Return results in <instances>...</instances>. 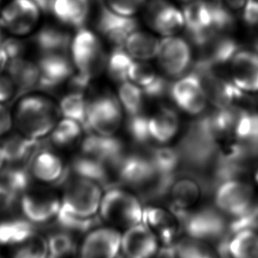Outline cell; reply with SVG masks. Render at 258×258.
Instances as JSON below:
<instances>
[{
    "mask_svg": "<svg viewBox=\"0 0 258 258\" xmlns=\"http://www.w3.org/2000/svg\"><path fill=\"white\" fill-rule=\"evenodd\" d=\"M58 117V109L48 98L32 94L18 102L14 122L19 133L28 139L39 140L52 133Z\"/></svg>",
    "mask_w": 258,
    "mask_h": 258,
    "instance_id": "1",
    "label": "cell"
},
{
    "mask_svg": "<svg viewBox=\"0 0 258 258\" xmlns=\"http://www.w3.org/2000/svg\"><path fill=\"white\" fill-rule=\"evenodd\" d=\"M182 163L202 170L215 166L220 147L210 133L206 116L192 122L179 145Z\"/></svg>",
    "mask_w": 258,
    "mask_h": 258,
    "instance_id": "2",
    "label": "cell"
},
{
    "mask_svg": "<svg viewBox=\"0 0 258 258\" xmlns=\"http://www.w3.org/2000/svg\"><path fill=\"white\" fill-rule=\"evenodd\" d=\"M70 52L71 59L78 74L91 81L107 66L108 55L105 52L100 35L86 27L77 29L73 35Z\"/></svg>",
    "mask_w": 258,
    "mask_h": 258,
    "instance_id": "3",
    "label": "cell"
},
{
    "mask_svg": "<svg viewBox=\"0 0 258 258\" xmlns=\"http://www.w3.org/2000/svg\"><path fill=\"white\" fill-rule=\"evenodd\" d=\"M63 183L61 210L84 219L95 217L103 197L101 185L70 172Z\"/></svg>",
    "mask_w": 258,
    "mask_h": 258,
    "instance_id": "4",
    "label": "cell"
},
{
    "mask_svg": "<svg viewBox=\"0 0 258 258\" xmlns=\"http://www.w3.org/2000/svg\"><path fill=\"white\" fill-rule=\"evenodd\" d=\"M99 213L107 223L125 229L143 221L144 208L140 199L117 187L108 188L103 195Z\"/></svg>",
    "mask_w": 258,
    "mask_h": 258,
    "instance_id": "5",
    "label": "cell"
},
{
    "mask_svg": "<svg viewBox=\"0 0 258 258\" xmlns=\"http://www.w3.org/2000/svg\"><path fill=\"white\" fill-rule=\"evenodd\" d=\"M217 209L234 220L248 215L254 208V187L241 178L229 179L218 185L214 194Z\"/></svg>",
    "mask_w": 258,
    "mask_h": 258,
    "instance_id": "6",
    "label": "cell"
},
{
    "mask_svg": "<svg viewBox=\"0 0 258 258\" xmlns=\"http://www.w3.org/2000/svg\"><path fill=\"white\" fill-rule=\"evenodd\" d=\"M182 230L188 237L206 241H223L230 233V222L215 208L205 207L190 211L181 220ZM217 243V244H218Z\"/></svg>",
    "mask_w": 258,
    "mask_h": 258,
    "instance_id": "7",
    "label": "cell"
},
{
    "mask_svg": "<svg viewBox=\"0 0 258 258\" xmlns=\"http://www.w3.org/2000/svg\"><path fill=\"white\" fill-rule=\"evenodd\" d=\"M43 14L34 0H10L0 10V24L4 30L21 38L35 34Z\"/></svg>",
    "mask_w": 258,
    "mask_h": 258,
    "instance_id": "8",
    "label": "cell"
},
{
    "mask_svg": "<svg viewBox=\"0 0 258 258\" xmlns=\"http://www.w3.org/2000/svg\"><path fill=\"white\" fill-rule=\"evenodd\" d=\"M142 15L152 32L162 37L174 36L184 30L182 10L168 0H149Z\"/></svg>",
    "mask_w": 258,
    "mask_h": 258,
    "instance_id": "9",
    "label": "cell"
},
{
    "mask_svg": "<svg viewBox=\"0 0 258 258\" xmlns=\"http://www.w3.org/2000/svg\"><path fill=\"white\" fill-rule=\"evenodd\" d=\"M122 107L111 94H102L88 102L87 129L102 136H114L122 124Z\"/></svg>",
    "mask_w": 258,
    "mask_h": 258,
    "instance_id": "10",
    "label": "cell"
},
{
    "mask_svg": "<svg viewBox=\"0 0 258 258\" xmlns=\"http://www.w3.org/2000/svg\"><path fill=\"white\" fill-rule=\"evenodd\" d=\"M193 72L201 80L208 102L216 109L238 104L244 96L229 78L224 77L215 69L194 64Z\"/></svg>",
    "mask_w": 258,
    "mask_h": 258,
    "instance_id": "11",
    "label": "cell"
},
{
    "mask_svg": "<svg viewBox=\"0 0 258 258\" xmlns=\"http://www.w3.org/2000/svg\"><path fill=\"white\" fill-rule=\"evenodd\" d=\"M61 206V199L50 191H30L28 189L19 200L22 215L34 225L56 220Z\"/></svg>",
    "mask_w": 258,
    "mask_h": 258,
    "instance_id": "12",
    "label": "cell"
},
{
    "mask_svg": "<svg viewBox=\"0 0 258 258\" xmlns=\"http://www.w3.org/2000/svg\"><path fill=\"white\" fill-rule=\"evenodd\" d=\"M170 95L178 108L190 115L202 114L208 104L201 80L193 71L172 85Z\"/></svg>",
    "mask_w": 258,
    "mask_h": 258,
    "instance_id": "13",
    "label": "cell"
},
{
    "mask_svg": "<svg viewBox=\"0 0 258 258\" xmlns=\"http://www.w3.org/2000/svg\"><path fill=\"white\" fill-rule=\"evenodd\" d=\"M156 57L164 73L172 77L181 76L191 66L190 43L178 35L164 37L161 40Z\"/></svg>",
    "mask_w": 258,
    "mask_h": 258,
    "instance_id": "14",
    "label": "cell"
},
{
    "mask_svg": "<svg viewBox=\"0 0 258 258\" xmlns=\"http://www.w3.org/2000/svg\"><path fill=\"white\" fill-rule=\"evenodd\" d=\"M122 234L115 227L93 228L80 248V258H115L121 250Z\"/></svg>",
    "mask_w": 258,
    "mask_h": 258,
    "instance_id": "15",
    "label": "cell"
},
{
    "mask_svg": "<svg viewBox=\"0 0 258 258\" xmlns=\"http://www.w3.org/2000/svg\"><path fill=\"white\" fill-rule=\"evenodd\" d=\"M140 28L137 18L123 17L114 14L101 5L95 21V29L100 37L115 47H122L132 33Z\"/></svg>",
    "mask_w": 258,
    "mask_h": 258,
    "instance_id": "16",
    "label": "cell"
},
{
    "mask_svg": "<svg viewBox=\"0 0 258 258\" xmlns=\"http://www.w3.org/2000/svg\"><path fill=\"white\" fill-rule=\"evenodd\" d=\"M165 248H170L177 241L182 230L181 221L170 209L159 206L144 208L143 221Z\"/></svg>",
    "mask_w": 258,
    "mask_h": 258,
    "instance_id": "17",
    "label": "cell"
},
{
    "mask_svg": "<svg viewBox=\"0 0 258 258\" xmlns=\"http://www.w3.org/2000/svg\"><path fill=\"white\" fill-rule=\"evenodd\" d=\"M229 79L244 94L258 93V53L238 50L229 62Z\"/></svg>",
    "mask_w": 258,
    "mask_h": 258,
    "instance_id": "18",
    "label": "cell"
},
{
    "mask_svg": "<svg viewBox=\"0 0 258 258\" xmlns=\"http://www.w3.org/2000/svg\"><path fill=\"white\" fill-rule=\"evenodd\" d=\"M160 241L143 223L126 229L122 234L121 251L126 258H154L160 251Z\"/></svg>",
    "mask_w": 258,
    "mask_h": 258,
    "instance_id": "19",
    "label": "cell"
},
{
    "mask_svg": "<svg viewBox=\"0 0 258 258\" xmlns=\"http://www.w3.org/2000/svg\"><path fill=\"white\" fill-rule=\"evenodd\" d=\"M28 168L32 178L46 184H63L70 172L59 155L47 149L36 152Z\"/></svg>",
    "mask_w": 258,
    "mask_h": 258,
    "instance_id": "20",
    "label": "cell"
},
{
    "mask_svg": "<svg viewBox=\"0 0 258 258\" xmlns=\"http://www.w3.org/2000/svg\"><path fill=\"white\" fill-rule=\"evenodd\" d=\"M81 154L94 158L113 168H116L125 155L121 140L114 136H102L93 133L86 137L81 143Z\"/></svg>",
    "mask_w": 258,
    "mask_h": 258,
    "instance_id": "21",
    "label": "cell"
},
{
    "mask_svg": "<svg viewBox=\"0 0 258 258\" xmlns=\"http://www.w3.org/2000/svg\"><path fill=\"white\" fill-rule=\"evenodd\" d=\"M172 212L181 220L202 197V186L195 178L175 176L168 189Z\"/></svg>",
    "mask_w": 258,
    "mask_h": 258,
    "instance_id": "22",
    "label": "cell"
},
{
    "mask_svg": "<svg viewBox=\"0 0 258 258\" xmlns=\"http://www.w3.org/2000/svg\"><path fill=\"white\" fill-rule=\"evenodd\" d=\"M39 87L44 90L55 89L70 81L74 73V63L67 54H45L38 60Z\"/></svg>",
    "mask_w": 258,
    "mask_h": 258,
    "instance_id": "23",
    "label": "cell"
},
{
    "mask_svg": "<svg viewBox=\"0 0 258 258\" xmlns=\"http://www.w3.org/2000/svg\"><path fill=\"white\" fill-rule=\"evenodd\" d=\"M221 258H258V229L244 227L234 231L217 244Z\"/></svg>",
    "mask_w": 258,
    "mask_h": 258,
    "instance_id": "24",
    "label": "cell"
},
{
    "mask_svg": "<svg viewBox=\"0 0 258 258\" xmlns=\"http://www.w3.org/2000/svg\"><path fill=\"white\" fill-rule=\"evenodd\" d=\"M93 0H50L49 13L59 25L72 29L86 27Z\"/></svg>",
    "mask_w": 258,
    "mask_h": 258,
    "instance_id": "25",
    "label": "cell"
},
{
    "mask_svg": "<svg viewBox=\"0 0 258 258\" xmlns=\"http://www.w3.org/2000/svg\"><path fill=\"white\" fill-rule=\"evenodd\" d=\"M197 48H199L201 56L196 63L212 69L229 63L239 50L234 39L222 35V33L211 36Z\"/></svg>",
    "mask_w": 258,
    "mask_h": 258,
    "instance_id": "26",
    "label": "cell"
},
{
    "mask_svg": "<svg viewBox=\"0 0 258 258\" xmlns=\"http://www.w3.org/2000/svg\"><path fill=\"white\" fill-rule=\"evenodd\" d=\"M62 25H45L34 34V43L42 55L67 54L70 50L71 35Z\"/></svg>",
    "mask_w": 258,
    "mask_h": 258,
    "instance_id": "27",
    "label": "cell"
},
{
    "mask_svg": "<svg viewBox=\"0 0 258 258\" xmlns=\"http://www.w3.org/2000/svg\"><path fill=\"white\" fill-rule=\"evenodd\" d=\"M148 129L153 142L166 145L177 135L180 120L171 108H161L148 116Z\"/></svg>",
    "mask_w": 258,
    "mask_h": 258,
    "instance_id": "28",
    "label": "cell"
},
{
    "mask_svg": "<svg viewBox=\"0 0 258 258\" xmlns=\"http://www.w3.org/2000/svg\"><path fill=\"white\" fill-rule=\"evenodd\" d=\"M161 40L154 33L139 28L128 36L122 48L133 59L147 62L157 56Z\"/></svg>",
    "mask_w": 258,
    "mask_h": 258,
    "instance_id": "29",
    "label": "cell"
},
{
    "mask_svg": "<svg viewBox=\"0 0 258 258\" xmlns=\"http://www.w3.org/2000/svg\"><path fill=\"white\" fill-rule=\"evenodd\" d=\"M72 172L96 182L101 187L114 185L112 173L115 170L103 162L86 154H81L74 159L72 163Z\"/></svg>",
    "mask_w": 258,
    "mask_h": 258,
    "instance_id": "30",
    "label": "cell"
},
{
    "mask_svg": "<svg viewBox=\"0 0 258 258\" xmlns=\"http://www.w3.org/2000/svg\"><path fill=\"white\" fill-rule=\"evenodd\" d=\"M39 140L28 139L21 133L6 138L1 147L6 164L26 165L38 151Z\"/></svg>",
    "mask_w": 258,
    "mask_h": 258,
    "instance_id": "31",
    "label": "cell"
},
{
    "mask_svg": "<svg viewBox=\"0 0 258 258\" xmlns=\"http://www.w3.org/2000/svg\"><path fill=\"white\" fill-rule=\"evenodd\" d=\"M7 70L9 77L19 90L28 92L39 87L38 64L25 58L24 56L9 61Z\"/></svg>",
    "mask_w": 258,
    "mask_h": 258,
    "instance_id": "32",
    "label": "cell"
},
{
    "mask_svg": "<svg viewBox=\"0 0 258 258\" xmlns=\"http://www.w3.org/2000/svg\"><path fill=\"white\" fill-rule=\"evenodd\" d=\"M36 232L35 225L24 217L0 220V246L13 248Z\"/></svg>",
    "mask_w": 258,
    "mask_h": 258,
    "instance_id": "33",
    "label": "cell"
},
{
    "mask_svg": "<svg viewBox=\"0 0 258 258\" xmlns=\"http://www.w3.org/2000/svg\"><path fill=\"white\" fill-rule=\"evenodd\" d=\"M167 255L172 258H220L216 250L206 241L187 237L176 241L172 247L167 248Z\"/></svg>",
    "mask_w": 258,
    "mask_h": 258,
    "instance_id": "34",
    "label": "cell"
},
{
    "mask_svg": "<svg viewBox=\"0 0 258 258\" xmlns=\"http://www.w3.org/2000/svg\"><path fill=\"white\" fill-rule=\"evenodd\" d=\"M31 179L25 165L6 164L0 170V182L20 198L30 188Z\"/></svg>",
    "mask_w": 258,
    "mask_h": 258,
    "instance_id": "35",
    "label": "cell"
},
{
    "mask_svg": "<svg viewBox=\"0 0 258 258\" xmlns=\"http://www.w3.org/2000/svg\"><path fill=\"white\" fill-rule=\"evenodd\" d=\"M149 158L158 173L163 176H175L182 162L178 148L164 146L154 148Z\"/></svg>",
    "mask_w": 258,
    "mask_h": 258,
    "instance_id": "36",
    "label": "cell"
},
{
    "mask_svg": "<svg viewBox=\"0 0 258 258\" xmlns=\"http://www.w3.org/2000/svg\"><path fill=\"white\" fill-rule=\"evenodd\" d=\"M88 101L84 94L74 91L63 96L60 101L59 109L66 118L73 119L80 122L84 129H87V115Z\"/></svg>",
    "mask_w": 258,
    "mask_h": 258,
    "instance_id": "37",
    "label": "cell"
},
{
    "mask_svg": "<svg viewBox=\"0 0 258 258\" xmlns=\"http://www.w3.org/2000/svg\"><path fill=\"white\" fill-rule=\"evenodd\" d=\"M84 127L73 119L64 118L56 123L51 133V141L56 147L67 148L79 143Z\"/></svg>",
    "mask_w": 258,
    "mask_h": 258,
    "instance_id": "38",
    "label": "cell"
},
{
    "mask_svg": "<svg viewBox=\"0 0 258 258\" xmlns=\"http://www.w3.org/2000/svg\"><path fill=\"white\" fill-rule=\"evenodd\" d=\"M48 239L37 232L11 248L10 258H49Z\"/></svg>",
    "mask_w": 258,
    "mask_h": 258,
    "instance_id": "39",
    "label": "cell"
},
{
    "mask_svg": "<svg viewBox=\"0 0 258 258\" xmlns=\"http://www.w3.org/2000/svg\"><path fill=\"white\" fill-rule=\"evenodd\" d=\"M143 90L131 81L120 83L118 88V101L126 114L129 116L142 113L144 105Z\"/></svg>",
    "mask_w": 258,
    "mask_h": 258,
    "instance_id": "40",
    "label": "cell"
},
{
    "mask_svg": "<svg viewBox=\"0 0 258 258\" xmlns=\"http://www.w3.org/2000/svg\"><path fill=\"white\" fill-rule=\"evenodd\" d=\"M135 60L122 47H115L108 55L106 68L112 80L122 83L128 81L130 70Z\"/></svg>",
    "mask_w": 258,
    "mask_h": 258,
    "instance_id": "41",
    "label": "cell"
},
{
    "mask_svg": "<svg viewBox=\"0 0 258 258\" xmlns=\"http://www.w3.org/2000/svg\"><path fill=\"white\" fill-rule=\"evenodd\" d=\"M49 258H67L76 249V242L69 231H59L48 238Z\"/></svg>",
    "mask_w": 258,
    "mask_h": 258,
    "instance_id": "42",
    "label": "cell"
},
{
    "mask_svg": "<svg viewBox=\"0 0 258 258\" xmlns=\"http://www.w3.org/2000/svg\"><path fill=\"white\" fill-rule=\"evenodd\" d=\"M149 0H99L107 9L123 17L137 18Z\"/></svg>",
    "mask_w": 258,
    "mask_h": 258,
    "instance_id": "43",
    "label": "cell"
},
{
    "mask_svg": "<svg viewBox=\"0 0 258 258\" xmlns=\"http://www.w3.org/2000/svg\"><path fill=\"white\" fill-rule=\"evenodd\" d=\"M148 116L143 113L129 116L127 129L134 142L140 145H148L152 141L148 129Z\"/></svg>",
    "mask_w": 258,
    "mask_h": 258,
    "instance_id": "44",
    "label": "cell"
},
{
    "mask_svg": "<svg viewBox=\"0 0 258 258\" xmlns=\"http://www.w3.org/2000/svg\"><path fill=\"white\" fill-rule=\"evenodd\" d=\"M158 77L159 74L151 64L135 60L130 70L128 81L144 89L150 86Z\"/></svg>",
    "mask_w": 258,
    "mask_h": 258,
    "instance_id": "45",
    "label": "cell"
},
{
    "mask_svg": "<svg viewBox=\"0 0 258 258\" xmlns=\"http://www.w3.org/2000/svg\"><path fill=\"white\" fill-rule=\"evenodd\" d=\"M20 197L0 182V216L12 213L19 205Z\"/></svg>",
    "mask_w": 258,
    "mask_h": 258,
    "instance_id": "46",
    "label": "cell"
},
{
    "mask_svg": "<svg viewBox=\"0 0 258 258\" xmlns=\"http://www.w3.org/2000/svg\"><path fill=\"white\" fill-rule=\"evenodd\" d=\"M1 45L6 50L9 61L24 56L25 45L20 40H18L17 37L5 39Z\"/></svg>",
    "mask_w": 258,
    "mask_h": 258,
    "instance_id": "47",
    "label": "cell"
},
{
    "mask_svg": "<svg viewBox=\"0 0 258 258\" xmlns=\"http://www.w3.org/2000/svg\"><path fill=\"white\" fill-rule=\"evenodd\" d=\"M168 89V84L164 78L159 77L148 87L142 89L145 96L150 98L162 97Z\"/></svg>",
    "mask_w": 258,
    "mask_h": 258,
    "instance_id": "48",
    "label": "cell"
},
{
    "mask_svg": "<svg viewBox=\"0 0 258 258\" xmlns=\"http://www.w3.org/2000/svg\"><path fill=\"white\" fill-rule=\"evenodd\" d=\"M16 87L9 75L0 74V103L10 101L14 97Z\"/></svg>",
    "mask_w": 258,
    "mask_h": 258,
    "instance_id": "49",
    "label": "cell"
},
{
    "mask_svg": "<svg viewBox=\"0 0 258 258\" xmlns=\"http://www.w3.org/2000/svg\"><path fill=\"white\" fill-rule=\"evenodd\" d=\"M243 20L249 26L258 24V0H248L242 9Z\"/></svg>",
    "mask_w": 258,
    "mask_h": 258,
    "instance_id": "50",
    "label": "cell"
},
{
    "mask_svg": "<svg viewBox=\"0 0 258 258\" xmlns=\"http://www.w3.org/2000/svg\"><path fill=\"white\" fill-rule=\"evenodd\" d=\"M14 123V117L6 106L0 103V137L6 136Z\"/></svg>",
    "mask_w": 258,
    "mask_h": 258,
    "instance_id": "51",
    "label": "cell"
},
{
    "mask_svg": "<svg viewBox=\"0 0 258 258\" xmlns=\"http://www.w3.org/2000/svg\"><path fill=\"white\" fill-rule=\"evenodd\" d=\"M227 7V10L232 9V10H242L244 8L248 0H224Z\"/></svg>",
    "mask_w": 258,
    "mask_h": 258,
    "instance_id": "52",
    "label": "cell"
},
{
    "mask_svg": "<svg viewBox=\"0 0 258 258\" xmlns=\"http://www.w3.org/2000/svg\"><path fill=\"white\" fill-rule=\"evenodd\" d=\"M8 63H9V58L7 52L4 49L3 46L0 44V74H2L4 71L7 69Z\"/></svg>",
    "mask_w": 258,
    "mask_h": 258,
    "instance_id": "53",
    "label": "cell"
},
{
    "mask_svg": "<svg viewBox=\"0 0 258 258\" xmlns=\"http://www.w3.org/2000/svg\"><path fill=\"white\" fill-rule=\"evenodd\" d=\"M253 179L255 181V185L258 187V161L254 165V169H253Z\"/></svg>",
    "mask_w": 258,
    "mask_h": 258,
    "instance_id": "54",
    "label": "cell"
},
{
    "mask_svg": "<svg viewBox=\"0 0 258 258\" xmlns=\"http://www.w3.org/2000/svg\"><path fill=\"white\" fill-rule=\"evenodd\" d=\"M5 165H6V161H5V157H4L2 147H1V145H0V170L4 168Z\"/></svg>",
    "mask_w": 258,
    "mask_h": 258,
    "instance_id": "55",
    "label": "cell"
},
{
    "mask_svg": "<svg viewBox=\"0 0 258 258\" xmlns=\"http://www.w3.org/2000/svg\"><path fill=\"white\" fill-rule=\"evenodd\" d=\"M4 40H5V38H4V28L0 24V44L3 42Z\"/></svg>",
    "mask_w": 258,
    "mask_h": 258,
    "instance_id": "56",
    "label": "cell"
},
{
    "mask_svg": "<svg viewBox=\"0 0 258 258\" xmlns=\"http://www.w3.org/2000/svg\"><path fill=\"white\" fill-rule=\"evenodd\" d=\"M176 1H178V2H181V3H183L184 5H186V4L191 2V1H193V0H176Z\"/></svg>",
    "mask_w": 258,
    "mask_h": 258,
    "instance_id": "57",
    "label": "cell"
},
{
    "mask_svg": "<svg viewBox=\"0 0 258 258\" xmlns=\"http://www.w3.org/2000/svg\"><path fill=\"white\" fill-rule=\"evenodd\" d=\"M255 52L258 53V40H257V42H255Z\"/></svg>",
    "mask_w": 258,
    "mask_h": 258,
    "instance_id": "58",
    "label": "cell"
},
{
    "mask_svg": "<svg viewBox=\"0 0 258 258\" xmlns=\"http://www.w3.org/2000/svg\"><path fill=\"white\" fill-rule=\"evenodd\" d=\"M2 1H3V0H0V10H1V8H2Z\"/></svg>",
    "mask_w": 258,
    "mask_h": 258,
    "instance_id": "59",
    "label": "cell"
},
{
    "mask_svg": "<svg viewBox=\"0 0 258 258\" xmlns=\"http://www.w3.org/2000/svg\"><path fill=\"white\" fill-rule=\"evenodd\" d=\"M256 107H257V113H258V96H257V101H256Z\"/></svg>",
    "mask_w": 258,
    "mask_h": 258,
    "instance_id": "60",
    "label": "cell"
},
{
    "mask_svg": "<svg viewBox=\"0 0 258 258\" xmlns=\"http://www.w3.org/2000/svg\"><path fill=\"white\" fill-rule=\"evenodd\" d=\"M0 258H2V257H0Z\"/></svg>",
    "mask_w": 258,
    "mask_h": 258,
    "instance_id": "61",
    "label": "cell"
}]
</instances>
